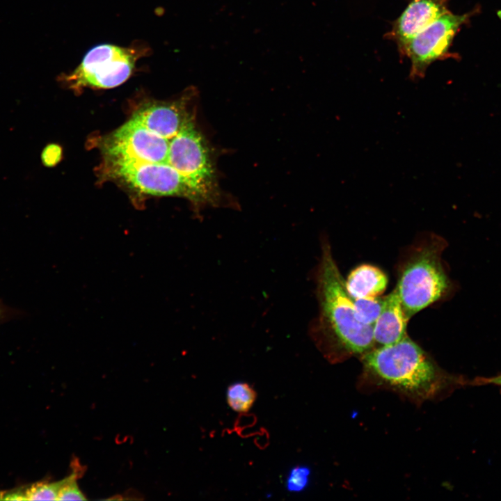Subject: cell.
Here are the masks:
<instances>
[{"mask_svg":"<svg viewBox=\"0 0 501 501\" xmlns=\"http://www.w3.org/2000/svg\"><path fill=\"white\" fill-rule=\"evenodd\" d=\"M317 317L310 331L317 347L329 358L363 355L373 349V326L357 318L353 299L333 259L327 239L321 240V254L315 272Z\"/></svg>","mask_w":501,"mask_h":501,"instance_id":"cell-1","label":"cell"},{"mask_svg":"<svg viewBox=\"0 0 501 501\" xmlns=\"http://www.w3.org/2000/svg\"><path fill=\"white\" fill-rule=\"evenodd\" d=\"M362 356L368 373L407 395L427 397L440 388L439 370L408 335L396 343L372 349Z\"/></svg>","mask_w":501,"mask_h":501,"instance_id":"cell-2","label":"cell"},{"mask_svg":"<svg viewBox=\"0 0 501 501\" xmlns=\"http://www.w3.org/2000/svg\"><path fill=\"white\" fill-rule=\"evenodd\" d=\"M445 243L431 234L413 246L399 268L395 287L410 319L439 300L450 282L441 262Z\"/></svg>","mask_w":501,"mask_h":501,"instance_id":"cell-3","label":"cell"},{"mask_svg":"<svg viewBox=\"0 0 501 501\" xmlns=\"http://www.w3.org/2000/svg\"><path fill=\"white\" fill-rule=\"evenodd\" d=\"M167 163L189 180L207 205H218L221 195L212 150L192 120L170 139Z\"/></svg>","mask_w":501,"mask_h":501,"instance_id":"cell-4","label":"cell"},{"mask_svg":"<svg viewBox=\"0 0 501 501\" xmlns=\"http://www.w3.org/2000/svg\"><path fill=\"white\" fill-rule=\"evenodd\" d=\"M109 161L114 177L143 193L183 197L196 207L207 205L189 180L168 163L127 159H109Z\"/></svg>","mask_w":501,"mask_h":501,"instance_id":"cell-5","label":"cell"},{"mask_svg":"<svg viewBox=\"0 0 501 501\" xmlns=\"http://www.w3.org/2000/svg\"><path fill=\"white\" fill-rule=\"evenodd\" d=\"M133 49L102 44L90 49L77 67L65 77L73 88H111L131 75L137 59Z\"/></svg>","mask_w":501,"mask_h":501,"instance_id":"cell-6","label":"cell"},{"mask_svg":"<svg viewBox=\"0 0 501 501\" xmlns=\"http://www.w3.org/2000/svg\"><path fill=\"white\" fill-rule=\"evenodd\" d=\"M468 17V14L447 12L408 42L401 54L411 61V79L423 78L432 63L447 55L454 37Z\"/></svg>","mask_w":501,"mask_h":501,"instance_id":"cell-7","label":"cell"},{"mask_svg":"<svg viewBox=\"0 0 501 501\" xmlns=\"http://www.w3.org/2000/svg\"><path fill=\"white\" fill-rule=\"evenodd\" d=\"M169 143L132 118L106 139L104 151L108 159L167 163Z\"/></svg>","mask_w":501,"mask_h":501,"instance_id":"cell-8","label":"cell"},{"mask_svg":"<svg viewBox=\"0 0 501 501\" xmlns=\"http://www.w3.org/2000/svg\"><path fill=\"white\" fill-rule=\"evenodd\" d=\"M447 0H411L388 33L401 53L408 42L440 16L449 12Z\"/></svg>","mask_w":501,"mask_h":501,"instance_id":"cell-9","label":"cell"},{"mask_svg":"<svg viewBox=\"0 0 501 501\" xmlns=\"http://www.w3.org/2000/svg\"><path fill=\"white\" fill-rule=\"evenodd\" d=\"M186 100L183 97L170 103L145 105L132 118L150 131L170 140L191 120L186 109Z\"/></svg>","mask_w":501,"mask_h":501,"instance_id":"cell-10","label":"cell"},{"mask_svg":"<svg viewBox=\"0 0 501 501\" xmlns=\"http://www.w3.org/2000/svg\"><path fill=\"white\" fill-rule=\"evenodd\" d=\"M409 318L406 315L395 289L384 296L382 310L373 325L375 344L386 346L396 343L406 335Z\"/></svg>","mask_w":501,"mask_h":501,"instance_id":"cell-11","label":"cell"},{"mask_svg":"<svg viewBox=\"0 0 501 501\" xmlns=\"http://www.w3.org/2000/svg\"><path fill=\"white\" fill-rule=\"evenodd\" d=\"M387 285L386 275L370 264H363L354 269L345 282L346 289L353 299L379 296L385 291Z\"/></svg>","mask_w":501,"mask_h":501,"instance_id":"cell-12","label":"cell"},{"mask_svg":"<svg viewBox=\"0 0 501 501\" xmlns=\"http://www.w3.org/2000/svg\"><path fill=\"white\" fill-rule=\"evenodd\" d=\"M257 398L254 388L248 383L237 381L227 389L226 399L228 406L235 412L249 411Z\"/></svg>","mask_w":501,"mask_h":501,"instance_id":"cell-13","label":"cell"},{"mask_svg":"<svg viewBox=\"0 0 501 501\" xmlns=\"http://www.w3.org/2000/svg\"><path fill=\"white\" fill-rule=\"evenodd\" d=\"M384 297H365L353 299L358 319L363 324L373 326L382 310Z\"/></svg>","mask_w":501,"mask_h":501,"instance_id":"cell-14","label":"cell"},{"mask_svg":"<svg viewBox=\"0 0 501 501\" xmlns=\"http://www.w3.org/2000/svg\"><path fill=\"white\" fill-rule=\"evenodd\" d=\"M65 478L53 482H40L23 488L25 500H58Z\"/></svg>","mask_w":501,"mask_h":501,"instance_id":"cell-15","label":"cell"},{"mask_svg":"<svg viewBox=\"0 0 501 501\" xmlns=\"http://www.w3.org/2000/svg\"><path fill=\"white\" fill-rule=\"evenodd\" d=\"M310 469L306 466L292 468L285 481L286 488L292 493H299L305 489L309 484Z\"/></svg>","mask_w":501,"mask_h":501,"instance_id":"cell-16","label":"cell"},{"mask_svg":"<svg viewBox=\"0 0 501 501\" xmlns=\"http://www.w3.org/2000/svg\"><path fill=\"white\" fill-rule=\"evenodd\" d=\"M79 474V470H73L70 475L65 477V482L60 489L58 500H87L81 491L77 482Z\"/></svg>","mask_w":501,"mask_h":501,"instance_id":"cell-17","label":"cell"},{"mask_svg":"<svg viewBox=\"0 0 501 501\" xmlns=\"http://www.w3.org/2000/svg\"><path fill=\"white\" fill-rule=\"evenodd\" d=\"M62 150L60 146L56 144L48 145L42 151V161L46 166L56 165L61 158Z\"/></svg>","mask_w":501,"mask_h":501,"instance_id":"cell-18","label":"cell"},{"mask_svg":"<svg viewBox=\"0 0 501 501\" xmlns=\"http://www.w3.org/2000/svg\"><path fill=\"white\" fill-rule=\"evenodd\" d=\"M20 315L22 313L19 311L7 306L0 300V324L6 322Z\"/></svg>","mask_w":501,"mask_h":501,"instance_id":"cell-19","label":"cell"},{"mask_svg":"<svg viewBox=\"0 0 501 501\" xmlns=\"http://www.w3.org/2000/svg\"><path fill=\"white\" fill-rule=\"evenodd\" d=\"M475 382L477 384H493L501 386V374L489 378L477 379Z\"/></svg>","mask_w":501,"mask_h":501,"instance_id":"cell-20","label":"cell"}]
</instances>
